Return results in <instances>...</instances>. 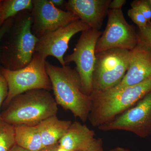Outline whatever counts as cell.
I'll return each instance as SVG.
<instances>
[{
    "instance_id": "6da1fadb",
    "label": "cell",
    "mask_w": 151,
    "mask_h": 151,
    "mask_svg": "<svg viewBox=\"0 0 151 151\" xmlns=\"http://www.w3.org/2000/svg\"><path fill=\"white\" fill-rule=\"evenodd\" d=\"M45 68L58 105L86 122L92 108V98L82 91L81 79L76 69L66 65L55 66L46 61Z\"/></svg>"
},
{
    "instance_id": "7a4b0ae2",
    "label": "cell",
    "mask_w": 151,
    "mask_h": 151,
    "mask_svg": "<svg viewBox=\"0 0 151 151\" xmlns=\"http://www.w3.org/2000/svg\"><path fill=\"white\" fill-rule=\"evenodd\" d=\"M32 22L30 11H22L14 17L12 26L0 45V63L2 67L18 70L31 61L38 40L32 32Z\"/></svg>"
},
{
    "instance_id": "3957f363",
    "label": "cell",
    "mask_w": 151,
    "mask_h": 151,
    "mask_svg": "<svg viewBox=\"0 0 151 151\" xmlns=\"http://www.w3.org/2000/svg\"><path fill=\"white\" fill-rule=\"evenodd\" d=\"M150 92L151 78L120 90L93 91L88 120L93 127L98 128L132 108Z\"/></svg>"
},
{
    "instance_id": "277c9868",
    "label": "cell",
    "mask_w": 151,
    "mask_h": 151,
    "mask_svg": "<svg viewBox=\"0 0 151 151\" xmlns=\"http://www.w3.org/2000/svg\"><path fill=\"white\" fill-rule=\"evenodd\" d=\"M58 105L50 91L33 89L14 97L1 113V117L14 127L36 126L45 119L56 116Z\"/></svg>"
},
{
    "instance_id": "5b68a950",
    "label": "cell",
    "mask_w": 151,
    "mask_h": 151,
    "mask_svg": "<svg viewBox=\"0 0 151 151\" xmlns=\"http://www.w3.org/2000/svg\"><path fill=\"white\" fill-rule=\"evenodd\" d=\"M46 59L35 52L31 62L25 67L10 70L1 66L0 71L8 85L7 97L3 103L6 108L11 100L24 92L36 89L52 90L51 81L45 68Z\"/></svg>"
},
{
    "instance_id": "8992f818",
    "label": "cell",
    "mask_w": 151,
    "mask_h": 151,
    "mask_svg": "<svg viewBox=\"0 0 151 151\" xmlns=\"http://www.w3.org/2000/svg\"><path fill=\"white\" fill-rule=\"evenodd\" d=\"M95 55L93 91H107L117 86L129 68L130 50L111 49L96 53Z\"/></svg>"
},
{
    "instance_id": "52a82bcc",
    "label": "cell",
    "mask_w": 151,
    "mask_h": 151,
    "mask_svg": "<svg viewBox=\"0 0 151 151\" xmlns=\"http://www.w3.org/2000/svg\"><path fill=\"white\" fill-rule=\"evenodd\" d=\"M102 34L100 30L92 28L82 31L73 52L64 57L65 65L75 63L82 91L88 96L93 92V74L96 60L95 47Z\"/></svg>"
},
{
    "instance_id": "ba28073f",
    "label": "cell",
    "mask_w": 151,
    "mask_h": 151,
    "mask_svg": "<svg viewBox=\"0 0 151 151\" xmlns=\"http://www.w3.org/2000/svg\"><path fill=\"white\" fill-rule=\"evenodd\" d=\"M106 28L95 47V53L113 48L131 50L138 43L137 32L124 17L122 9H109Z\"/></svg>"
},
{
    "instance_id": "9c48e42d",
    "label": "cell",
    "mask_w": 151,
    "mask_h": 151,
    "mask_svg": "<svg viewBox=\"0 0 151 151\" xmlns=\"http://www.w3.org/2000/svg\"><path fill=\"white\" fill-rule=\"evenodd\" d=\"M98 129L104 132L127 131L143 138L151 136V92L132 108Z\"/></svg>"
},
{
    "instance_id": "30bf717a",
    "label": "cell",
    "mask_w": 151,
    "mask_h": 151,
    "mask_svg": "<svg viewBox=\"0 0 151 151\" xmlns=\"http://www.w3.org/2000/svg\"><path fill=\"white\" fill-rule=\"evenodd\" d=\"M32 5L31 30L37 38L79 20L73 13L56 7L50 0H32Z\"/></svg>"
},
{
    "instance_id": "8fae6325",
    "label": "cell",
    "mask_w": 151,
    "mask_h": 151,
    "mask_svg": "<svg viewBox=\"0 0 151 151\" xmlns=\"http://www.w3.org/2000/svg\"><path fill=\"white\" fill-rule=\"evenodd\" d=\"M90 28L80 19L76 21L39 38L35 52L45 59L48 56L54 57L61 66H64L66 65L64 55L71 38L76 33Z\"/></svg>"
},
{
    "instance_id": "7c38bea8",
    "label": "cell",
    "mask_w": 151,
    "mask_h": 151,
    "mask_svg": "<svg viewBox=\"0 0 151 151\" xmlns=\"http://www.w3.org/2000/svg\"><path fill=\"white\" fill-rule=\"evenodd\" d=\"M151 78V49L138 41L130 50L129 68L121 82L111 90H119Z\"/></svg>"
},
{
    "instance_id": "4fadbf2b",
    "label": "cell",
    "mask_w": 151,
    "mask_h": 151,
    "mask_svg": "<svg viewBox=\"0 0 151 151\" xmlns=\"http://www.w3.org/2000/svg\"><path fill=\"white\" fill-rule=\"evenodd\" d=\"M111 0H69L66 9L94 29L100 30L108 14Z\"/></svg>"
},
{
    "instance_id": "5bb4252c",
    "label": "cell",
    "mask_w": 151,
    "mask_h": 151,
    "mask_svg": "<svg viewBox=\"0 0 151 151\" xmlns=\"http://www.w3.org/2000/svg\"><path fill=\"white\" fill-rule=\"evenodd\" d=\"M95 133L80 122L72 123L60 140L59 145L71 151H85L95 139Z\"/></svg>"
},
{
    "instance_id": "9a60e30c",
    "label": "cell",
    "mask_w": 151,
    "mask_h": 151,
    "mask_svg": "<svg viewBox=\"0 0 151 151\" xmlns=\"http://www.w3.org/2000/svg\"><path fill=\"white\" fill-rule=\"evenodd\" d=\"M72 122L61 120L56 116L47 118L37 125L43 147L58 143Z\"/></svg>"
},
{
    "instance_id": "2e32d148",
    "label": "cell",
    "mask_w": 151,
    "mask_h": 151,
    "mask_svg": "<svg viewBox=\"0 0 151 151\" xmlns=\"http://www.w3.org/2000/svg\"><path fill=\"white\" fill-rule=\"evenodd\" d=\"M16 144L30 151H38L43 147L37 126L15 127Z\"/></svg>"
},
{
    "instance_id": "e0dca14e",
    "label": "cell",
    "mask_w": 151,
    "mask_h": 151,
    "mask_svg": "<svg viewBox=\"0 0 151 151\" xmlns=\"http://www.w3.org/2000/svg\"><path fill=\"white\" fill-rule=\"evenodd\" d=\"M32 0H1L0 26L9 19L14 18L23 11H31Z\"/></svg>"
},
{
    "instance_id": "ac0fdd59",
    "label": "cell",
    "mask_w": 151,
    "mask_h": 151,
    "mask_svg": "<svg viewBox=\"0 0 151 151\" xmlns=\"http://www.w3.org/2000/svg\"><path fill=\"white\" fill-rule=\"evenodd\" d=\"M16 144L15 127L0 119V151H9Z\"/></svg>"
},
{
    "instance_id": "d6986e66",
    "label": "cell",
    "mask_w": 151,
    "mask_h": 151,
    "mask_svg": "<svg viewBox=\"0 0 151 151\" xmlns=\"http://www.w3.org/2000/svg\"><path fill=\"white\" fill-rule=\"evenodd\" d=\"M131 6L132 8L142 14L148 22H151V6L149 0H135L131 3Z\"/></svg>"
},
{
    "instance_id": "ffe728a7",
    "label": "cell",
    "mask_w": 151,
    "mask_h": 151,
    "mask_svg": "<svg viewBox=\"0 0 151 151\" xmlns=\"http://www.w3.org/2000/svg\"><path fill=\"white\" fill-rule=\"evenodd\" d=\"M127 14L128 16L138 26L139 29L145 27L148 22L142 14L136 9H130Z\"/></svg>"
},
{
    "instance_id": "44dd1931",
    "label": "cell",
    "mask_w": 151,
    "mask_h": 151,
    "mask_svg": "<svg viewBox=\"0 0 151 151\" xmlns=\"http://www.w3.org/2000/svg\"><path fill=\"white\" fill-rule=\"evenodd\" d=\"M138 40L151 49V22L145 27L139 29L137 32Z\"/></svg>"
},
{
    "instance_id": "7402d4cb",
    "label": "cell",
    "mask_w": 151,
    "mask_h": 151,
    "mask_svg": "<svg viewBox=\"0 0 151 151\" xmlns=\"http://www.w3.org/2000/svg\"><path fill=\"white\" fill-rule=\"evenodd\" d=\"M8 92L9 88L7 82L0 71V111L1 107L7 97ZM1 118V113L0 111V119Z\"/></svg>"
},
{
    "instance_id": "603a6c76",
    "label": "cell",
    "mask_w": 151,
    "mask_h": 151,
    "mask_svg": "<svg viewBox=\"0 0 151 151\" xmlns=\"http://www.w3.org/2000/svg\"><path fill=\"white\" fill-rule=\"evenodd\" d=\"M14 22V18L9 19L0 26V45L3 37L11 29Z\"/></svg>"
},
{
    "instance_id": "cb8c5ba5",
    "label": "cell",
    "mask_w": 151,
    "mask_h": 151,
    "mask_svg": "<svg viewBox=\"0 0 151 151\" xmlns=\"http://www.w3.org/2000/svg\"><path fill=\"white\" fill-rule=\"evenodd\" d=\"M85 151H104L102 139L101 138H95L91 146Z\"/></svg>"
},
{
    "instance_id": "d4e9b609",
    "label": "cell",
    "mask_w": 151,
    "mask_h": 151,
    "mask_svg": "<svg viewBox=\"0 0 151 151\" xmlns=\"http://www.w3.org/2000/svg\"><path fill=\"white\" fill-rule=\"evenodd\" d=\"M127 1L125 0H113L111 1L109 8L111 9H122V7Z\"/></svg>"
},
{
    "instance_id": "484cf974",
    "label": "cell",
    "mask_w": 151,
    "mask_h": 151,
    "mask_svg": "<svg viewBox=\"0 0 151 151\" xmlns=\"http://www.w3.org/2000/svg\"><path fill=\"white\" fill-rule=\"evenodd\" d=\"M58 145V143H57L53 145L43 147L42 149H41L38 151H56Z\"/></svg>"
},
{
    "instance_id": "4316f807",
    "label": "cell",
    "mask_w": 151,
    "mask_h": 151,
    "mask_svg": "<svg viewBox=\"0 0 151 151\" xmlns=\"http://www.w3.org/2000/svg\"><path fill=\"white\" fill-rule=\"evenodd\" d=\"M50 1L53 5L55 6L56 7L61 6L63 5L64 2H65V1H63V0H50Z\"/></svg>"
},
{
    "instance_id": "83f0119b",
    "label": "cell",
    "mask_w": 151,
    "mask_h": 151,
    "mask_svg": "<svg viewBox=\"0 0 151 151\" xmlns=\"http://www.w3.org/2000/svg\"><path fill=\"white\" fill-rule=\"evenodd\" d=\"M9 151H30L28 150H26V149L23 148L21 147H19L16 144L14 145L10 150Z\"/></svg>"
},
{
    "instance_id": "f1b7e54d",
    "label": "cell",
    "mask_w": 151,
    "mask_h": 151,
    "mask_svg": "<svg viewBox=\"0 0 151 151\" xmlns=\"http://www.w3.org/2000/svg\"><path fill=\"white\" fill-rule=\"evenodd\" d=\"M108 151H132L126 148H124V147H117L113 149L110 150Z\"/></svg>"
},
{
    "instance_id": "f546056e",
    "label": "cell",
    "mask_w": 151,
    "mask_h": 151,
    "mask_svg": "<svg viewBox=\"0 0 151 151\" xmlns=\"http://www.w3.org/2000/svg\"><path fill=\"white\" fill-rule=\"evenodd\" d=\"M56 151H71L69 150H67L64 148L63 147L59 145V144H58V146L57 148Z\"/></svg>"
},
{
    "instance_id": "4dcf8cb0",
    "label": "cell",
    "mask_w": 151,
    "mask_h": 151,
    "mask_svg": "<svg viewBox=\"0 0 151 151\" xmlns=\"http://www.w3.org/2000/svg\"><path fill=\"white\" fill-rule=\"evenodd\" d=\"M149 2H150V4L151 6V0H149Z\"/></svg>"
},
{
    "instance_id": "1f68e13d",
    "label": "cell",
    "mask_w": 151,
    "mask_h": 151,
    "mask_svg": "<svg viewBox=\"0 0 151 151\" xmlns=\"http://www.w3.org/2000/svg\"><path fill=\"white\" fill-rule=\"evenodd\" d=\"M1 0H0V3H1Z\"/></svg>"
}]
</instances>
